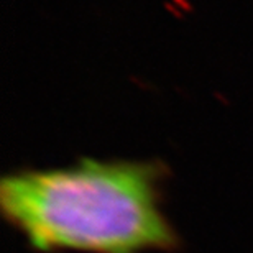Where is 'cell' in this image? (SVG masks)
Masks as SVG:
<instances>
[{
    "mask_svg": "<svg viewBox=\"0 0 253 253\" xmlns=\"http://www.w3.org/2000/svg\"><path fill=\"white\" fill-rule=\"evenodd\" d=\"M161 166L84 158L0 183L3 217L38 252L148 253L176 244L161 201Z\"/></svg>",
    "mask_w": 253,
    "mask_h": 253,
    "instance_id": "obj_1",
    "label": "cell"
}]
</instances>
